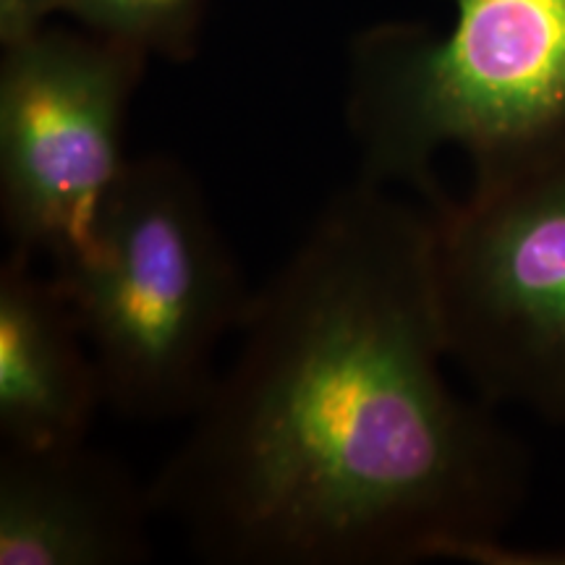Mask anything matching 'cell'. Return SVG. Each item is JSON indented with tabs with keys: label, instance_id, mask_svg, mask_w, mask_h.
<instances>
[{
	"label": "cell",
	"instance_id": "obj_1",
	"mask_svg": "<svg viewBox=\"0 0 565 565\" xmlns=\"http://www.w3.org/2000/svg\"><path fill=\"white\" fill-rule=\"evenodd\" d=\"M233 345L150 482L200 561L529 563L505 545L524 443L445 374L427 202L356 175L254 291Z\"/></svg>",
	"mask_w": 565,
	"mask_h": 565
},
{
	"label": "cell",
	"instance_id": "obj_2",
	"mask_svg": "<svg viewBox=\"0 0 565 565\" xmlns=\"http://www.w3.org/2000/svg\"><path fill=\"white\" fill-rule=\"evenodd\" d=\"M53 267L105 404L134 422H186L254 296L196 175L168 154L131 158L89 242Z\"/></svg>",
	"mask_w": 565,
	"mask_h": 565
},
{
	"label": "cell",
	"instance_id": "obj_3",
	"mask_svg": "<svg viewBox=\"0 0 565 565\" xmlns=\"http://www.w3.org/2000/svg\"><path fill=\"white\" fill-rule=\"evenodd\" d=\"M454 24L364 32L351 51L345 124L359 175L427 204L437 158L471 168L565 137V0H450Z\"/></svg>",
	"mask_w": 565,
	"mask_h": 565
},
{
	"label": "cell",
	"instance_id": "obj_4",
	"mask_svg": "<svg viewBox=\"0 0 565 565\" xmlns=\"http://www.w3.org/2000/svg\"><path fill=\"white\" fill-rule=\"evenodd\" d=\"M429 207L450 364L487 404L565 429V137Z\"/></svg>",
	"mask_w": 565,
	"mask_h": 565
},
{
	"label": "cell",
	"instance_id": "obj_5",
	"mask_svg": "<svg viewBox=\"0 0 565 565\" xmlns=\"http://www.w3.org/2000/svg\"><path fill=\"white\" fill-rule=\"evenodd\" d=\"M145 53L45 30L3 47L0 215L11 252L55 263L89 242L129 166L124 129Z\"/></svg>",
	"mask_w": 565,
	"mask_h": 565
},
{
	"label": "cell",
	"instance_id": "obj_6",
	"mask_svg": "<svg viewBox=\"0 0 565 565\" xmlns=\"http://www.w3.org/2000/svg\"><path fill=\"white\" fill-rule=\"evenodd\" d=\"M152 521L150 484L89 440L0 450V565H139Z\"/></svg>",
	"mask_w": 565,
	"mask_h": 565
},
{
	"label": "cell",
	"instance_id": "obj_7",
	"mask_svg": "<svg viewBox=\"0 0 565 565\" xmlns=\"http://www.w3.org/2000/svg\"><path fill=\"white\" fill-rule=\"evenodd\" d=\"M105 391L74 307L30 254L0 267V437L3 448L55 450L89 440Z\"/></svg>",
	"mask_w": 565,
	"mask_h": 565
},
{
	"label": "cell",
	"instance_id": "obj_8",
	"mask_svg": "<svg viewBox=\"0 0 565 565\" xmlns=\"http://www.w3.org/2000/svg\"><path fill=\"white\" fill-rule=\"evenodd\" d=\"M204 3L207 0H71L68 17L145 55L181 61L194 53Z\"/></svg>",
	"mask_w": 565,
	"mask_h": 565
},
{
	"label": "cell",
	"instance_id": "obj_9",
	"mask_svg": "<svg viewBox=\"0 0 565 565\" xmlns=\"http://www.w3.org/2000/svg\"><path fill=\"white\" fill-rule=\"evenodd\" d=\"M71 0H0V45L30 40L55 13H68Z\"/></svg>",
	"mask_w": 565,
	"mask_h": 565
}]
</instances>
